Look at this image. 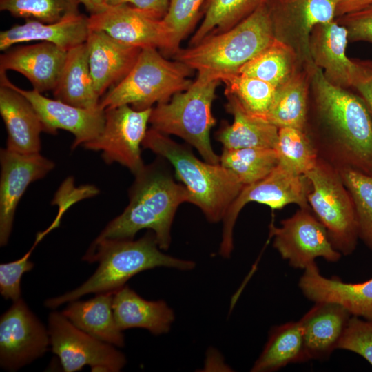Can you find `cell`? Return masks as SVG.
<instances>
[{"instance_id": "7402d4cb", "label": "cell", "mask_w": 372, "mask_h": 372, "mask_svg": "<svg viewBox=\"0 0 372 372\" xmlns=\"http://www.w3.org/2000/svg\"><path fill=\"white\" fill-rule=\"evenodd\" d=\"M0 114L7 131L6 149L20 154L40 153L43 123L29 100L0 83Z\"/></svg>"}, {"instance_id": "d590c367", "label": "cell", "mask_w": 372, "mask_h": 372, "mask_svg": "<svg viewBox=\"0 0 372 372\" xmlns=\"http://www.w3.org/2000/svg\"><path fill=\"white\" fill-rule=\"evenodd\" d=\"M338 170L353 201L358 238L372 252V176L351 168Z\"/></svg>"}, {"instance_id": "30bf717a", "label": "cell", "mask_w": 372, "mask_h": 372, "mask_svg": "<svg viewBox=\"0 0 372 372\" xmlns=\"http://www.w3.org/2000/svg\"><path fill=\"white\" fill-rule=\"evenodd\" d=\"M311 185L305 175L294 174L278 164L266 177L245 185L229 207L223 219L222 240L219 254L230 257L234 248L233 231L243 207L251 202L264 204L272 209H280L289 204L311 209L308 195Z\"/></svg>"}, {"instance_id": "5b68a950", "label": "cell", "mask_w": 372, "mask_h": 372, "mask_svg": "<svg viewBox=\"0 0 372 372\" xmlns=\"http://www.w3.org/2000/svg\"><path fill=\"white\" fill-rule=\"evenodd\" d=\"M274 41L265 1L232 28L207 37L196 45L180 48L173 57L198 73H208L220 79L238 73L243 65Z\"/></svg>"}, {"instance_id": "2e32d148", "label": "cell", "mask_w": 372, "mask_h": 372, "mask_svg": "<svg viewBox=\"0 0 372 372\" xmlns=\"http://www.w3.org/2000/svg\"><path fill=\"white\" fill-rule=\"evenodd\" d=\"M0 83L12 87L29 100L40 117L45 132L56 134L57 130H63L72 133L74 136L72 149L94 139L103 129L105 113L100 106L94 109L79 108L47 98L34 89L19 88L10 81L6 72H0Z\"/></svg>"}, {"instance_id": "277c9868", "label": "cell", "mask_w": 372, "mask_h": 372, "mask_svg": "<svg viewBox=\"0 0 372 372\" xmlns=\"http://www.w3.org/2000/svg\"><path fill=\"white\" fill-rule=\"evenodd\" d=\"M142 146L172 165L190 195V203L197 206L211 223L223 220L244 187L234 174L220 163L199 160L190 148L153 128L147 130Z\"/></svg>"}, {"instance_id": "44dd1931", "label": "cell", "mask_w": 372, "mask_h": 372, "mask_svg": "<svg viewBox=\"0 0 372 372\" xmlns=\"http://www.w3.org/2000/svg\"><path fill=\"white\" fill-rule=\"evenodd\" d=\"M348 32L335 19L317 24L311 34L309 50L314 65L320 68L332 84L351 87L355 68L353 59L346 54Z\"/></svg>"}, {"instance_id": "9c48e42d", "label": "cell", "mask_w": 372, "mask_h": 372, "mask_svg": "<svg viewBox=\"0 0 372 372\" xmlns=\"http://www.w3.org/2000/svg\"><path fill=\"white\" fill-rule=\"evenodd\" d=\"M274 39L288 48L312 72L309 41L314 27L335 19L337 0H266Z\"/></svg>"}, {"instance_id": "f35d334b", "label": "cell", "mask_w": 372, "mask_h": 372, "mask_svg": "<svg viewBox=\"0 0 372 372\" xmlns=\"http://www.w3.org/2000/svg\"><path fill=\"white\" fill-rule=\"evenodd\" d=\"M338 349L354 352L372 366V322L351 316Z\"/></svg>"}, {"instance_id": "74e56055", "label": "cell", "mask_w": 372, "mask_h": 372, "mask_svg": "<svg viewBox=\"0 0 372 372\" xmlns=\"http://www.w3.org/2000/svg\"><path fill=\"white\" fill-rule=\"evenodd\" d=\"M205 0H169L163 21L171 31L176 53L182 41L194 29L202 13Z\"/></svg>"}, {"instance_id": "e575fe53", "label": "cell", "mask_w": 372, "mask_h": 372, "mask_svg": "<svg viewBox=\"0 0 372 372\" xmlns=\"http://www.w3.org/2000/svg\"><path fill=\"white\" fill-rule=\"evenodd\" d=\"M220 79L225 85V93L235 96L250 113L266 118L276 94V87L258 79L239 73L225 75Z\"/></svg>"}, {"instance_id": "4fadbf2b", "label": "cell", "mask_w": 372, "mask_h": 372, "mask_svg": "<svg viewBox=\"0 0 372 372\" xmlns=\"http://www.w3.org/2000/svg\"><path fill=\"white\" fill-rule=\"evenodd\" d=\"M270 225L273 246L290 266L304 269L321 257L328 262L338 261L342 254L331 244L325 227L311 209L299 208L291 217Z\"/></svg>"}, {"instance_id": "1f68e13d", "label": "cell", "mask_w": 372, "mask_h": 372, "mask_svg": "<svg viewBox=\"0 0 372 372\" xmlns=\"http://www.w3.org/2000/svg\"><path fill=\"white\" fill-rule=\"evenodd\" d=\"M299 68H303L294 54L275 40L270 46L243 65L238 73L258 79L278 87Z\"/></svg>"}, {"instance_id": "52a82bcc", "label": "cell", "mask_w": 372, "mask_h": 372, "mask_svg": "<svg viewBox=\"0 0 372 372\" xmlns=\"http://www.w3.org/2000/svg\"><path fill=\"white\" fill-rule=\"evenodd\" d=\"M194 70L187 65L169 61L155 48H143L125 77L100 101L106 110L123 105L136 110L152 108L154 103L168 101L175 94L187 90Z\"/></svg>"}, {"instance_id": "603a6c76", "label": "cell", "mask_w": 372, "mask_h": 372, "mask_svg": "<svg viewBox=\"0 0 372 372\" xmlns=\"http://www.w3.org/2000/svg\"><path fill=\"white\" fill-rule=\"evenodd\" d=\"M90 32L89 17L81 13L52 23L25 20L0 32V50L6 51L20 43L40 41L68 51L85 43Z\"/></svg>"}, {"instance_id": "7a4b0ae2", "label": "cell", "mask_w": 372, "mask_h": 372, "mask_svg": "<svg viewBox=\"0 0 372 372\" xmlns=\"http://www.w3.org/2000/svg\"><path fill=\"white\" fill-rule=\"evenodd\" d=\"M164 161L158 156L134 175L127 206L94 240L133 239L138 231L147 229L154 233L159 248L168 249L176 210L182 203H190V195L183 184L174 180Z\"/></svg>"}, {"instance_id": "ee69618b", "label": "cell", "mask_w": 372, "mask_h": 372, "mask_svg": "<svg viewBox=\"0 0 372 372\" xmlns=\"http://www.w3.org/2000/svg\"><path fill=\"white\" fill-rule=\"evenodd\" d=\"M372 4V0H337L335 19Z\"/></svg>"}, {"instance_id": "83f0119b", "label": "cell", "mask_w": 372, "mask_h": 372, "mask_svg": "<svg viewBox=\"0 0 372 372\" xmlns=\"http://www.w3.org/2000/svg\"><path fill=\"white\" fill-rule=\"evenodd\" d=\"M54 99L83 109L99 106L100 96L92 76L86 43L68 51L56 87Z\"/></svg>"}, {"instance_id": "cb8c5ba5", "label": "cell", "mask_w": 372, "mask_h": 372, "mask_svg": "<svg viewBox=\"0 0 372 372\" xmlns=\"http://www.w3.org/2000/svg\"><path fill=\"white\" fill-rule=\"evenodd\" d=\"M351 313L333 302H316L299 320L309 360H324L338 349Z\"/></svg>"}, {"instance_id": "d4e9b609", "label": "cell", "mask_w": 372, "mask_h": 372, "mask_svg": "<svg viewBox=\"0 0 372 372\" xmlns=\"http://www.w3.org/2000/svg\"><path fill=\"white\" fill-rule=\"evenodd\" d=\"M227 111L234 117L231 124L223 122L216 133V138L224 149L247 147L275 149L278 127L266 118L246 110L235 96L225 93Z\"/></svg>"}, {"instance_id": "8992f818", "label": "cell", "mask_w": 372, "mask_h": 372, "mask_svg": "<svg viewBox=\"0 0 372 372\" xmlns=\"http://www.w3.org/2000/svg\"><path fill=\"white\" fill-rule=\"evenodd\" d=\"M220 82L208 73H198L187 90L152 107L149 119L152 128L183 138L198 150L205 161L220 163V156L211 145L210 131L216 124L211 105Z\"/></svg>"}, {"instance_id": "4dcf8cb0", "label": "cell", "mask_w": 372, "mask_h": 372, "mask_svg": "<svg viewBox=\"0 0 372 372\" xmlns=\"http://www.w3.org/2000/svg\"><path fill=\"white\" fill-rule=\"evenodd\" d=\"M265 0H205L203 19L191 38L189 46L207 37L232 28L249 16Z\"/></svg>"}, {"instance_id": "484cf974", "label": "cell", "mask_w": 372, "mask_h": 372, "mask_svg": "<svg viewBox=\"0 0 372 372\" xmlns=\"http://www.w3.org/2000/svg\"><path fill=\"white\" fill-rule=\"evenodd\" d=\"M112 309L121 331L143 328L161 335L169 331L175 319L174 311L165 301L145 300L127 285L114 291Z\"/></svg>"}, {"instance_id": "6da1fadb", "label": "cell", "mask_w": 372, "mask_h": 372, "mask_svg": "<svg viewBox=\"0 0 372 372\" xmlns=\"http://www.w3.org/2000/svg\"><path fill=\"white\" fill-rule=\"evenodd\" d=\"M305 130L318 157L337 169L372 176V116L364 100L336 86L316 67Z\"/></svg>"}, {"instance_id": "5bb4252c", "label": "cell", "mask_w": 372, "mask_h": 372, "mask_svg": "<svg viewBox=\"0 0 372 372\" xmlns=\"http://www.w3.org/2000/svg\"><path fill=\"white\" fill-rule=\"evenodd\" d=\"M50 344L48 329L21 298L0 318V365L15 371L41 357Z\"/></svg>"}, {"instance_id": "ac0fdd59", "label": "cell", "mask_w": 372, "mask_h": 372, "mask_svg": "<svg viewBox=\"0 0 372 372\" xmlns=\"http://www.w3.org/2000/svg\"><path fill=\"white\" fill-rule=\"evenodd\" d=\"M0 56V72L12 70L24 76L33 89L54 90L65 64L68 51L48 42L19 46Z\"/></svg>"}, {"instance_id": "d6986e66", "label": "cell", "mask_w": 372, "mask_h": 372, "mask_svg": "<svg viewBox=\"0 0 372 372\" xmlns=\"http://www.w3.org/2000/svg\"><path fill=\"white\" fill-rule=\"evenodd\" d=\"M298 286L303 295L315 303H336L351 316L372 322V278L358 283L327 278L320 273L315 262L304 269Z\"/></svg>"}, {"instance_id": "b9f144b4", "label": "cell", "mask_w": 372, "mask_h": 372, "mask_svg": "<svg viewBox=\"0 0 372 372\" xmlns=\"http://www.w3.org/2000/svg\"><path fill=\"white\" fill-rule=\"evenodd\" d=\"M355 68L352 76L351 87L366 104L372 116V59H353Z\"/></svg>"}, {"instance_id": "4316f807", "label": "cell", "mask_w": 372, "mask_h": 372, "mask_svg": "<svg viewBox=\"0 0 372 372\" xmlns=\"http://www.w3.org/2000/svg\"><path fill=\"white\" fill-rule=\"evenodd\" d=\"M114 293L102 292L87 300L71 301L61 313L87 334L116 347H123L124 335L116 324L112 309Z\"/></svg>"}, {"instance_id": "9a60e30c", "label": "cell", "mask_w": 372, "mask_h": 372, "mask_svg": "<svg viewBox=\"0 0 372 372\" xmlns=\"http://www.w3.org/2000/svg\"><path fill=\"white\" fill-rule=\"evenodd\" d=\"M90 30H103L124 43L159 50L165 56H174L171 31L163 19H156L127 4L109 6L89 17Z\"/></svg>"}, {"instance_id": "f1b7e54d", "label": "cell", "mask_w": 372, "mask_h": 372, "mask_svg": "<svg viewBox=\"0 0 372 372\" xmlns=\"http://www.w3.org/2000/svg\"><path fill=\"white\" fill-rule=\"evenodd\" d=\"M311 74L304 68H299L276 88L266 116L269 122L278 128L290 127L305 130Z\"/></svg>"}, {"instance_id": "7c38bea8", "label": "cell", "mask_w": 372, "mask_h": 372, "mask_svg": "<svg viewBox=\"0 0 372 372\" xmlns=\"http://www.w3.org/2000/svg\"><path fill=\"white\" fill-rule=\"evenodd\" d=\"M152 109L136 110L123 105L105 110L102 132L83 147L101 152L106 164L118 163L135 175L145 166L141 146L147 131Z\"/></svg>"}, {"instance_id": "ffe728a7", "label": "cell", "mask_w": 372, "mask_h": 372, "mask_svg": "<svg viewBox=\"0 0 372 372\" xmlns=\"http://www.w3.org/2000/svg\"><path fill=\"white\" fill-rule=\"evenodd\" d=\"M85 43L90 72L100 96L125 77L142 50L119 41L103 30H90Z\"/></svg>"}, {"instance_id": "60d3db41", "label": "cell", "mask_w": 372, "mask_h": 372, "mask_svg": "<svg viewBox=\"0 0 372 372\" xmlns=\"http://www.w3.org/2000/svg\"><path fill=\"white\" fill-rule=\"evenodd\" d=\"M335 19L347 30L349 41L372 43V4Z\"/></svg>"}, {"instance_id": "ab89813d", "label": "cell", "mask_w": 372, "mask_h": 372, "mask_svg": "<svg viewBox=\"0 0 372 372\" xmlns=\"http://www.w3.org/2000/svg\"><path fill=\"white\" fill-rule=\"evenodd\" d=\"M35 245L21 258L0 264V293L4 299L14 302L21 298V278L34 266L29 258Z\"/></svg>"}, {"instance_id": "f546056e", "label": "cell", "mask_w": 372, "mask_h": 372, "mask_svg": "<svg viewBox=\"0 0 372 372\" xmlns=\"http://www.w3.org/2000/svg\"><path fill=\"white\" fill-rule=\"evenodd\" d=\"M309 360L299 321L274 327L252 372L277 371L289 364Z\"/></svg>"}, {"instance_id": "f6af8a7d", "label": "cell", "mask_w": 372, "mask_h": 372, "mask_svg": "<svg viewBox=\"0 0 372 372\" xmlns=\"http://www.w3.org/2000/svg\"><path fill=\"white\" fill-rule=\"evenodd\" d=\"M90 15L96 14L105 10L109 5L105 0H79Z\"/></svg>"}, {"instance_id": "7bdbcfd3", "label": "cell", "mask_w": 372, "mask_h": 372, "mask_svg": "<svg viewBox=\"0 0 372 372\" xmlns=\"http://www.w3.org/2000/svg\"><path fill=\"white\" fill-rule=\"evenodd\" d=\"M109 6L127 4L150 16L163 19L167 12L169 0H105Z\"/></svg>"}, {"instance_id": "3957f363", "label": "cell", "mask_w": 372, "mask_h": 372, "mask_svg": "<svg viewBox=\"0 0 372 372\" xmlns=\"http://www.w3.org/2000/svg\"><path fill=\"white\" fill-rule=\"evenodd\" d=\"M82 260L90 263L98 262L95 272L75 289L47 299L44 302L46 307L55 309L89 293L115 291L123 287L130 278L143 271L159 267L189 271L196 265L192 260L163 254L154 233L151 231L136 240L110 238L94 240Z\"/></svg>"}, {"instance_id": "e0dca14e", "label": "cell", "mask_w": 372, "mask_h": 372, "mask_svg": "<svg viewBox=\"0 0 372 372\" xmlns=\"http://www.w3.org/2000/svg\"><path fill=\"white\" fill-rule=\"evenodd\" d=\"M0 245H7L17 205L30 183L43 178L55 164L40 153L0 150Z\"/></svg>"}, {"instance_id": "ba28073f", "label": "cell", "mask_w": 372, "mask_h": 372, "mask_svg": "<svg viewBox=\"0 0 372 372\" xmlns=\"http://www.w3.org/2000/svg\"><path fill=\"white\" fill-rule=\"evenodd\" d=\"M305 176L311 183L309 204L325 227L333 247L342 255L351 254L359 239L355 207L338 169L318 157Z\"/></svg>"}, {"instance_id": "8d00e7d4", "label": "cell", "mask_w": 372, "mask_h": 372, "mask_svg": "<svg viewBox=\"0 0 372 372\" xmlns=\"http://www.w3.org/2000/svg\"><path fill=\"white\" fill-rule=\"evenodd\" d=\"M79 0H0V10L25 20L52 23L80 14Z\"/></svg>"}, {"instance_id": "8fae6325", "label": "cell", "mask_w": 372, "mask_h": 372, "mask_svg": "<svg viewBox=\"0 0 372 372\" xmlns=\"http://www.w3.org/2000/svg\"><path fill=\"white\" fill-rule=\"evenodd\" d=\"M53 353L65 372L90 366L96 371H120L126 364L125 355L115 346L103 342L75 327L62 313L52 311L48 327Z\"/></svg>"}, {"instance_id": "836d02e7", "label": "cell", "mask_w": 372, "mask_h": 372, "mask_svg": "<svg viewBox=\"0 0 372 372\" xmlns=\"http://www.w3.org/2000/svg\"><path fill=\"white\" fill-rule=\"evenodd\" d=\"M275 149L278 165L296 175H305L315 167L318 159V152L305 130L278 128Z\"/></svg>"}, {"instance_id": "d6a6232c", "label": "cell", "mask_w": 372, "mask_h": 372, "mask_svg": "<svg viewBox=\"0 0 372 372\" xmlns=\"http://www.w3.org/2000/svg\"><path fill=\"white\" fill-rule=\"evenodd\" d=\"M220 164L234 174L245 186L269 174L278 165V156L273 148H223Z\"/></svg>"}]
</instances>
